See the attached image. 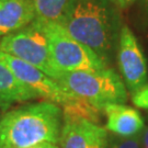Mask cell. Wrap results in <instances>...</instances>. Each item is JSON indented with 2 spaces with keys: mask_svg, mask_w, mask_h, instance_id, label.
Instances as JSON below:
<instances>
[{
  "mask_svg": "<svg viewBox=\"0 0 148 148\" xmlns=\"http://www.w3.org/2000/svg\"><path fill=\"white\" fill-rule=\"evenodd\" d=\"M63 122V109L49 101L12 109L0 117V148L59 144Z\"/></svg>",
  "mask_w": 148,
  "mask_h": 148,
  "instance_id": "6da1fadb",
  "label": "cell"
},
{
  "mask_svg": "<svg viewBox=\"0 0 148 148\" xmlns=\"http://www.w3.org/2000/svg\"><path fill=\"white\" fill-rule=\"evenodd\" d=\"M60 24L110 65L120 33L117 16L108 0H70Z\"/></svg>",
  "mask_w": 148,
  "mask_h": 148,
  "instance_id": "7a4b0ae2",
  "label": "cell"
},
{
  "mask_svg": "<svg viewBox=\"0 0 148 148\" xmlns=\"http://www.w3.org/2000/svg\"><path fill=\"white\" fill-rule=\"evenodd\" d=\"M0 62L5 63L23 84L31 88L40 98L53 102L63 109L65 114H74L90 121L99 122L100 112L89 102L71 93L59 81L42 70L0 51Z\"/></svg>",
  "mask_w": 148,
  "mask_h": 148,
  "instance_id": "3957f363",
  "label": "cell"
},
{
  "mask_svg": "<svg viewBox=\"0 0 148 148\" xmlns=\"http://www.w3.org/2000/svg\"><path fill=\"white\" fill-rule=\"evenodd\" d=\"M57 81L99 111L108 104L127 101L126 86L121 75L112 67L95 71L63 73Z\"/></svg>",
  "mask_w": 148,
  "mask_h": 148,
  "instance_id": "277c9868",
  "label": "cell"
},
{
  "mask_svg": "<svg viewBox=\"0 0 148 148\" xmlns=\"http://www.w3.org/2000/svg\"><path fill=\"white\" fill-rule=\"evenodd\" d=\"M38 22L48 40L52 60L59 71H95L110 67L95 52L71 36L60 23Z\"/></svg>",
  "mask_w": 148,
  "mask_h": 148,
  "instance_id": "5b68a950",
  "label": "cell"
},
{
  "mask_svg": "<svg viewBox=\"0 0 148 148\" xmlns=\"http://www.w3.org/2000/svg\"><path fill=\"white\" fill-rule=\"evenodd\" d=\"M0 51L36 67L56 80L63 74L54 65L48 40L37 20L24 29L0 37Z\"/></svg>",
  "mask_w": 148,
  "mask_h": 148,
  "instance_id": "8992f818",
  "label": "cell"
},
{
  "mask_svg": "<svg viewBox=\"0 0 148 148\" xmlns=\"http://www.w3.org/2000/svg\"><path fill=\"white\" fill-rule=\"evenodd\" d=\"M117 65L122 79L132 95L148 84L147 60L135 34L127 25L120 30Z\"/></svg>",
  "mask_w": 148,
  "mask_h": 148,
  "instance_id": "52a82bcc",
  "label": "cell"
},
{
  "mask_svg": "<svg viewBox=\"0 0 148 148\" xmlns=\"http://www.w3.org/2000/svg\"><path fill=\"white\" fill-rule=\"evenodd\" d=\"M58 145L60 148H109L110 137L108 130L97 122L64 113Z\"/></svg>",
  "mask_w": 148,
  "mask_h": 148,
  "instance_id": "ba28073f",
  "label": "cell"
},
{
  "mask_svg": "<svg viewBox=\"0 0 148 148\" xmlns=\"http://www.w3.org/2000/svg\"><path fill=\"white\" fill-rule=\"evenodd\" d=\"M106 116V130L120 137H132L145 128L140 113L125 103H111L102 109Z\"/></svg>",
  "mask_w": 148,
  "mask_h": 148,
  "instance_id": "9c48e42d",
  "label": "cell"
},
{
  "mask_svg": "<svg viewBox=\"0 0 148 148\" xmlns=\"http://www.w3.org/2000/svg\"><path fill=\"white\" fill-rule=\"evenodd\" d=\"M35 20L32 0H0V37L24 29Z\"/></svg>",
  "mask_w": 148,
  "mask_h": 148,
  "instance_id": "30bf717a",
  "label": "cell"
},
{
  "mask_svg": "<svg viewBox=\"0 0 148 148\" xmlns=\"http://www.w3.org/2000/svg\"><path fill=\"white\" fill-rule=\"evenodd\" d=\"M38 98V95L23 84L5 63L0 62V109L8 111L16 103Z\"/></svg>",
  "mask_w": 148,
  "mask_h": 148,
  "instance_id": "8fae6325",
  "label": "cell"
},
{
  "mask_svg": "<svg viewBox=\"0 0 148 148\" xmlns=\"http://www.w3.org/2000/svg\"><path fill=\"white\" fill-rule=\"evenodd\" d=\"M36 20L41 22H58L63 20L70 0H32Z\"/></svg>",
  "mask_w": 148,
  "mask_h": 148,
  "instance_id": "7c38bea8",
  "label": "cell"
},
{
  "mask_svg": "<svg viewBox=\"0 0 148 148\" xmlns=\"http://www.w3.org/2000/svg\"><path fill=\"white\" fill-rule=\"evenodd\" d=\"M109 148H142L140 147V134L132 137L113 138Z\"/></svg>",
  "mask_w": 148,
  "mask_h": 148,
  "instance_id": "4fadbf2b",
  "label": "cell"
},
{
  "mask_svg": "<svg viewBox=\"0 0 148 148\" xmlns=\"http://www.w3.org/2000/svg\"><path fill=\"white\" fill-rule=\"evenodd\" d=\"M132 101L137 108L148 110V84L136 93L132 95Z\"/></svg>",
  "mask_w": 148,
  "mask_h": 148,
  "instance_id": "5bb4252c",
  "label": "cell"
},
{
  "mask_svg": "<svg viewBox=\"0 0 148 148\" xmlns=\"http://www.w3.org/2000/svg\"><path fill=\"white\" fill-rule=\"evenodd\" d=\"M140 147L148 148V127H145L140 133Z\"/></svg>",
  "mask_w": 148,
  "mask_h": 148,
  "instance_id": "9a60e30c",
  "label": "cell"
},
{
  "mask_svg": "<svg viewBox=\"0 0 148 148\" xmlns=\"http://www.w3.org/2000/svg\"><path fill=\"white\" fill-rule=\"evenodd\" d=\"M31 148H60L58 144H52V143H43L36 146H33Z\"/></svg>",
  "mask_w": 148,
  "mask_h": 148,
  "instance_id": "2e32d148",
  "label": "cell"
},
{
  "mask_svg": "<svg viewBox=\"0 0 148 148\" xmlns=\"http://www.w3.org/2000/svg\"><path fill=\"white\" fill-rule=\"evenodd\" d=\"M114 1H115L121 8H126V7L132 5L135 0H114Z\"/></svg>",
  "mask_w": 148,
  "mask_h": 148,
  "instance_id": "e0dca14e",
  "label": "cell"
},
{
  "mask_svg": "<svg viewBox=\"0 0 148 148\" xmlns=\"http://www.w3.org/2000/svg\"><path fill=\"white\" fill-rule=\"evenodd\" d=\"M144 2H145V5L148 8V0H144Z\"/></svg>",
  "mask_w": 148,
  "mask_h": 148,
  "instance_id": "ac0fdd59",
  "label": "cell"
}]
</instances>
